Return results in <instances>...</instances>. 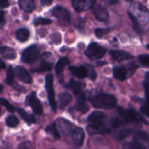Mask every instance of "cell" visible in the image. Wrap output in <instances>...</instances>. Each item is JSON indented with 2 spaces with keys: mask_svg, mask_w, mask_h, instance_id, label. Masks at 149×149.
<instances>
[{
  "mask_svg": "<svg viewBox=\"0 0 149 149\" xmlns=\"http://www.w3.org/2000/svg\"><path fill=\"white\" fill-rule=\"evenodd\" d=\"M15 75L17 77V79L20 80V81H23L27 84H30L32 82L31 77L30 76L29 73L28 72L27 70L25 69L22 66H17L15 68Z\"/></svg>",
  "mask_w": 149,
  "mask_h": 149,
  "instance_id": "obj_12",
  "label": "cell"
},
{
  "mask_svg": "<svg viewBox=\"0 0 149 149\" xmlns=\"http://www.w3.org/2000/svg\"><path fill=\"white\" fill-rule=\"evenodd\" d=\"M1 107H0V115H1Z\"/></svg>",
  "mask_w": 149,
  "mask_h": 149,
  "instance_id": "obj_52",
  "label": "cell"
},
{
  "mask_svg": "<svg viewBox=\"0 0 149 149\" xmlns=\"http://www.w3.org/2000/svg\"><path fill=\"white\" fill-rule=\"evenodd\" d=\"M129 1H130V0H129Z\"/></svg>",
  "mask_w": 149,
  "mask_h": 149,
  "instance_id": "obj_54",
  "label": "cell"
},
{
  "mask_svg": "<svg viewBox=\"0 0 149 149\" xmlns=\"http://www.w3.org/2000/svg\"><path fill=\"white\" fill-rule=\"evenodd\" d=\"M128 13L133 15L139 23L146 24L149 20L148 11L145 7L139 4H131L128 10Z\"/></svg>",
  "mask_w": 149,
  "mask_h": 149,
  "instance_id": "obj_2",
  "label": "cell"
},
{
  "mask_svg": "<svg viewBox=\"0 0 149 149\" xmlns=\"http://www.w3.org/2000/svg\"><path fill=\"white\" fill-rule=\"evenodd\" d=\"M133 138L136 141H143L148 142L149 141V135L147 132L142 130H136L133 134Z\"/></svg>",
  "mask_w": 149,
  "mask_h": 149,
  "instance_id": "obj_30",
  "label": "cell"
},
{
  "mask_svg": "<svg viewBox=\"0 0 149 149\" xmlns=\"http://www.w3.org/2000/svg\"><path fill=\"white\" fill-rule=\"evenodd\" d=\"M113 76L116 79L119 81H125L127 77L128 70L126 67L124 66H119L115 67L113 68Z\"/></svg>",
  "mask_w": 149,
  "mask_h": 149,
  "instance_id": "obj_22",
  "label": "cell"
},
{
  "mask_svg": "<svg viewBox=\"0 0 149 149\" xmlns=\"http://www.w3.org/2000/svg\"><path fill=\"white\" fill-rule=\"evenodd\" d=\"M52 14L58 19L61 26H67L71 23V14L65 7L56 6L52 10Z\"/></svg>",
  "mask_w": 149,
  "mask_h": 149,
  "instance_id": "obj_4",
  "label": "cell"
},
{
  "mask_svg": "<svg viewBox=\"0 0 149 149\" xmlns=\"http://www.w3.org/2000/svg\"><path fill=\"white\" fill-rule=\"evenodd\" d=\"M53 0H41V4L43 6H48L52 2Z\"/></svg>",
  "mask_w": 149,
  "mask_h": 149,
  "instance_id": "obj_46",
  "label": "cell"
},
{
  "mask_svg": "<svg viewBox=\"0 0 149 149\" xmlns=\"http://www.w3.org/2000/svg\"><path fill=\"white\" fill-rule=\"evenodd\" d=\"M141 111L142 112L143 114H144L147 117L149 118V106H142L141 107Z\"/></svg>",
  "mask_w": 149,
  "mask_h": 149,
  "instance_id": "obj_43",
  "label": "cell"
},
{
  "mask_svg": "<svg viewBox=\"0 0 149 149\" xmlns=\"http://www.w3.org/2000/svg\"><path fill=\"white\" fill-rule=\"evenodd\" d=\"M52 23L49 19L45 18V17H37L33 20V24L35 26H44V25H49Z\"/></svg>",
  "mask_w": 149,
  "mask_h": 149,
  "instance_id": "obj_34",
  "label": "cell"
},
{
  "mask_svg": "<svg viewBox=\"0 0 149 149\" xmlns=\"http://www.w3.org/2000/svg\"><path fill=\"white\" fill-rule=\"evenodd\" d=\"M71 138L75 144L78 146L82 145L84 140V132L82 128H75L71 132Z\"/></svg>",
  "mask_w": 149,
  "mask_h": 149,
  "instance_id": "obj_17",
  "label": "cell"
},
{
  "mask_svg": "<svg viewBox=\"0 0 149 149\" xmlns=\"http://www.w3.org/2000/svg\"><path fill=\"white\" fill-rule=\"evenodd\" d=\"M10 3L8 0H0V8H6L9 7Z\"/></svg>",
  "mask_w": 149,
  "mask_h": 149,
  "instance_id": "obj_44",
  "label": "cell"
},
{
  "mask_svg": "<svg viewBox=\"0 0 149 149\" xmlns=\"http://www.w3.org/2000/svg\"><path fill=\"white\" fill-rule=\"evenodd\" d=\"M111 125L113 127H119L123 125V122L118 118H113L111 120Z\"/></svg>",
  "mask_w": 149,
  "mask_h": 149,
  "instance_id": "obj_41",
  "label": "cell"
},
{
  "mask_svg": "<svg viewBox=\"0 0 149 149\" xmlns=\"http://www.w3.org/2000/svg\"><path fill=\"white\" fill-rule=\"evenodd\" d=\"M0 105L4 106L8 111L10 112H15V108L13 106H12L6 99L0 98Z\"/></svg>",
  "mask_w": 149,
  "mask_h": 149,
  "instance_id": "obj_36",
  "label": "cell"
},
{
  "mask_svg": "<svg viewBox=\"0 0 149 149\" xmlns=\"http://www.w3.org/2000/svg\"><path fill=\"white\" fill-rule=\"evenodd\" d=\"M145 77H146V79L147 80V81H148L149 82V71L148 72H146L145 74Z\"/></svg>",
  "mask_w": 149,
  "mask_h": 149,
  "instance_id": "obj_49",
  "label": "cell"
},
{
  "mask_svg": "<svg viewBox=\"0 0 149 149\" xmlns=\"http://www.w3.org/2000/svg\"><path fill=\"white\" fill-rule=\"evenodd\" d=\"M72 100V96L68 93H61L58 95V107L63 109Z\"/></svg>",
  "mask_w": 149,
  "mask_h": 149,
  "instance_id": "obj_21",
  "label": "cell"
},
{
  "mask_svg": "<svg viewBox=\"0 0 149 149\" xmlns=\"http://www.w3.org/2000/svg\"><path fill=\"white\" fill-rule=\"evenodd\" d=\"M6 68L5 63H4V61L0 58V69H4Z\"/></svg>",
  "mask_w": 149,
  "mask_h": 149,
  "instance_id": "obj_47",
  "label": "cell"
},
{
  "mask_svg": "<svg viewBox=\"0 0 149 149\" xmlns=\"http://www.w3.org/2000/svg\"><path fill=\"white\" fill-rule=\"evenodd\" d=\"M77 103L75 106V109L81 113H86L89 110L88 105L86 103V99L87 96L84 93H81V94L77 95Z\"/></svg>",
  "mask_w": 149,
  "mask_h": 149,
  "instance_id": "obj_13",
  "label": "cell"
},
{
  "mask_svg": "<svg viewBox=\"0 0 149 149\" xmlns=\"http://www.w3.org/2000/svg\"><path fill=\"white\" fill-rule=\"evenodd\" d=\"M45 88L48 95V100H49V105L53 111H56L58 105L55 100V92L53 88V75L48 74L45 78Z\"/></svg>",
  "mask_w": 149,
  "mask_h": 149,
  "instance_id": "obj_6",
  "label": "cell"
},
{
  "mask_svg": "<svg viewBox=\"0 0 149 149\" xmlns=\"http://www.w3.org/2000/svg\"><path fill=\"white\" fill-rule=\"evenodd\" d=\"M6 124L10 127H15L19 125V120L14 115H10L6 119Z\"/></svg>",
  "mask_w": 149,
  "mask_h": 149,
  "instance_id": "obj_32",
  "label": "cell"
},
{
  "mask_svg": "<svg viewBox=\"0 0 149 149\" xmlns=\"http://www.w3.org/2000/svg\"><path fill=\"white\" fill-rule=\"evenodd\" d=\"M111 31L110 29H101V28H97L95 31L96 36L98 38L104 37L106 35H107Z\"/></svg>",
  "mask_w": 149,
  "mask_h": 149,
  "instance_id": "obj_35",
  "label": "cell"
},
{
  "mask_svg": "<svg viewBox=\"0 0 149 149\" xmlns=\"http://www.w3.org/2000/svg\"><path fill=\"white\" fill-rule=\"evenodd\" d=\"M140 62L145 66H149V55H141L138 57Z\"/></svg>",
  "mask_w": 149,
  "mask_h": 149,
  "instance_id": "obj_38",
  "label": "cell"
},
{
  "mask_svg": "<svg viewBox=\"0 0 149 149\" xmlns=\"http://www.w3.org/2000/svg\"><path fill=\"white\" fill-rule=\"evenodd\" d=\"M52 54L49 52H46L43 53L42 56V61H41L40 65L38 68L33 70V71H37V72H45V71H50L52 69V62L49 61Z\"/></svg>",
  "mask_w": 149,
  "mask_h": 149,
  "instance_id": "obj_10",
  "label": "cell"
},
{
  "mask_svg": "<svg viewBox=\"0 0 149 149\" xmlns=\"http://www.w3.org/2000/svg\"><path fill=\"white\" fill-rule=\"evenodd\" d=\"M106 53V48L95 42H93L90 44L84 52L86 56L91 60L100 59L104 56Z\"/></svg>",
  "mask_w": 149,
  "mask_h": 149,
  "instance_id": "obj_3",
  "label": "cell"
},
{
  "mask_svg": "<svg viewBox=\"0 0 149 149\" xmlns=\"http://www.w3.org/2000/svg\"><path fill=\"white\" fill-rule=\"evenodd\" d=\"M122 149H147L146 146L138 141L127 142L122 146Z\"/></svg>",
  "mask_w": 149,
  "mask_h": 149,
  "instance_id": "obj_27",
  "label": "cell"
},
{
  "mask_svg": "<svg viewBox=\"0 0 149 149\" xmlns=\"http://www.w3.org/2000/svg\"><path fill=\"white\" fill-rule=\"evenodd\" d=\"M88 76L89 77H90V79L94 81V80H95L96 78H97V73L95 72V71L93 68H90V70H89Z\"/></svg>",
  "mask_w": 149,
  "mask_h": 149,
  "instance_id": "obj_42",
  "label": "cell"
},
{
  "mask_svg": "<svg viewBox=\"0 0 149 149\" xmlns=\"http://www.w3.org/2000/svg\"><path fill=\"white\" fill-rule=\"evenodd\" d=\"M70 63V61L67 58H61L58 60V63L55 65V72H56L57 76L59 77L60 81H62L63 80V71L64 68L67 65Z\"/></svg>",
  "mask_w": 149,
  "mask_h": 149,
  "instance_id": "obj_19",
  "label": "cell"
},
{
  "mask_svg": "<svg viewBox=\"0 0 149 149\" xmlns=\"http://www.w3.org/2000/svg\"><path fill=\"white\" fill-rule=\"evenodd\" d=\"M3 90H4V87H3L2 84H0V93H1V92H2Z\"/></svg>",
  "mask_w": 149,
  "mask_h": 149,
  "instance_id": "obj_50",
  "label": "cell"
},
{
  "mask_svg": "<svg viewBox=\"0 0 149 149\" xmlns=\"http://www.w3.org/2000/svg\"><path fill=\"white\" fill-rule=\"evenodd\" d=\"M69 70L72 74L79 79H84L87 77V76H88V71L84 66H71L69 68Z\"/></svg>",
  "mask_w": 149,
  "mask_h": 149,
  "instance_id": "obj_24",
  "label": "cell"
},
{
  "mask_svg": "<svg viewBox=\"0 0 149 149\" xmlns=\"http://www.w3.org/2000/svg\"><path fill=\"white\" fill-rule=\"evenodd\" d=\"M4 19H5V14L4 12L0 10V26H2L4 24Z\"/></svg>",
  "mask_w": 149,
  "mask_h": 149,
  "instance_id": "obj_45",
  "label": "cell"
},
{
  "mask_svg": "<svg viewBox=\"0 0 149 149\" xmlns=\"http://www.w3.org/2000/svg\"><path fill=\"white\" fill-rule=\"evenodd\" d=\"M6 82L10 85H13L15 82V72L12 65H10L7 70V77H6Z\"/></svg>",
  "mask_w": 149,
  "mask_h": 149,
  "instance_id": "obj_31",
  "label": "cell"
},
{
  "mask_svg": "<svg viewBox=\"0 0 149 149\" xmlns=\"http://www.w3.org/2000/svg\"><path fill=\"white\" fill-rule=\"evenodd\" d=\"M96 0H72V5L77 12L90 10L94 6Z\"/></svg>",
  "mask_w": 149,
  "mask_h": 149,
  "instance_id": "obj_9",
  "label": "cell"
},
{
  "mask_svg": "<svg viewBox=\"0 0 149 149\" xmlns=\"http://www.w3.org/2000/svg\"><path fill=\"white\" fill-rule=\"evenodd\" d=\"M45 132L47 134H49V135H52V136L54 137L55 139H58V138H60V133L56 127L55 122L48 125V126L45 128Z\"/></svg>",
  "mask_w": 149,
  "mask_h": 149,
  "instance_id": "obj_28",
  "label": "cell"
},
{
  "mask_svg": "<svg viewBox=\"0 0 149 149\" xmlns=\"http://www.w3.org/2000/svg\"><path fill=\"white\" fill-rule=\"evenodd\" d=\"M84 87H85V84L84 82L75 81L74 79H71L68 84V88L71 89L76 95L81 94L82 93V90L84 89Z\"/></svg>",
  "mask_w": 149,
  "mask_h": 149,
  "instance_id": "obj_20",
  "label": "cell"
},
{
  "mask_svg": "<svg viewBox=\"0 0 149 149\" xmlns=\"http://www.w3.org/2000/svg\"><path fill=\"white\" fill-rule=\"evenodd\" d=\"M144 90H145V95H146V103L149 106V82L146 81L143 82Z\"/></svg>",
  "mask_w": 149,
  "mask_h": 149,
  "instance_id": "obj_40",
  "label": "cell"
},
{
  "mask_svg": "<svg viewBox=\"0 0 149 149\" xmlns=\"http://www.w3.org/2000/svg\"><path fill=\"white\" fill-rule=\"evenodd\" d=\"M87 131L90 135L108 134L110 132V129L105 126V125H92L87 127Z\"/></svg>",
  "mask_w": 149,
  "mask_h": 149,
  "instance_id": "obj_15",
  "label": "cell"
},
{
  "mask_svg": "<svg viewBox=\"0 0 149 149\" xmlns=\"http://www.w3.org/2000/svg\"><path fill=\"white\" fill-rule=\"evenodd\" d=\"M106 120V116L101 111H94L89 116L88 122L93 125H104Z\"/></svg>",
  "mask_w": 149,
  "mask_h": 149,
  "instance_id": "obj_14",
  "label": "cell"
},
{
  "mask_svg": "<svg viewBox=\"0 0 149 149\" xmlns=\"http://www.w3.org/2000/svg\"><path fill=\"white\" fill-rule=\"evenodd\" d=\"M146 47L148 48V49H149V45H147V46H146Z\"/></svg>",
  "mask_w": 149,
  "mask_h": 149,
  "instance_id": "obj_51",
  "label": "cell"
},
{
  "mask_svg": "<svg viewBox=\"0 0 149 149\" xmlns=\"http://www.w3.org/2000/svg\"><path fill=\"white\" fill-rule=\"evenodd\" d=\"M50 43L52 44H55V45H58L62 41V37H61V35L59 33H54L53 34H52L50 37Z\"/></svg>",
  "mask_w": 149,
  "mask_h": 149,
  "instance_id": "obj_37",
  "label": "cell"
},
{
  "mask_svg": "<svg viewBox=\"0 0 149 149\" xmlns=\"http://www.w3.org/2000/svg\"><path fill=\"white\" fill-rule=\"evenodd\" d=\"M30 36V32L29 29L26 28H21L16 31V38L20 42H25L29 39Z\"/></svg>",
  "mask_w": 149,
  "mask_h": 149,
  "instance_id": "obj_26",
  "label": "cell"
},
{
  "mask_svg": "<svg viewBox=\"0 0 149 149\" xmlns=\"http://www.w3.org/2000/svg\"><path fill=\"white\" fill-rule=\"evenodd\" d=\"M92 105L96 109H112L117 105V100L113 95L109 94H99L90 99Z\"/></svg>",
  "mask_w": 149,
  "mask_h": 149,
  "instance_id": "obj_1",
  "label": "cell"
},
{
  "mask_svg": "<svg viewBox=\"0 0 149 149\" xmlns=\"http://www.w3.org/2000/svg\"><path fill=\"white\" fill-rule=\"evenodd\" d=\"M50 149H55V148H50Z\"/></svg>",
  "mask_w": 149,
  "mask_h": 149,
  "instance_id": "obj_53",
  "label": "cell"
},
{
  "mask_svg": "<svg viewBox=\"0 0 149 149\" xmlns=\"http://www.w3.org/2000/svg\"><path fill=\"white\" fill-rule=\"evenodd\" d=\"M39 56V49L36 45H33L23 51L21 61L25 63L31 64L37 60Z\"/></svg>",
  "mask_w": 149,
  "mask_h": 149,
  "instance_id": "obj_5",
  "label": "cell"
},
{
  "mask_svg": "<svg viewBox=\"0 0 149 149\" xmlns=\"http://www.w3.org/2000/svg\"><path fill=\"white\" fill-rule=\"evenodd\" d=\"M55 125L59 133L65 136L69 135L73 130V124L63 118H58L55 122Z\"/></svg>",
  "mask_w": 149,
  "mask_h": 149,
  "instance_id": "obj_8",
  "label": "cell"
},
{
  "mask_svg": "<svg viewBox=\"0 0 149 149\" xmlns=\"http://www.w3.org/2000/svg\"><path fill=\"white\" fill-rule=\"evenodd\" d=\"M93 13L98 21L106 22L109 18V12L101 5H97L95 7L93 10Z\"/></svg>",
  "mask_w": 149,
  "mask_h": 149,
  "instance_id": "obj_11",
  "label": "cell"
},
{
  "mask_svg": "<svg viewBox=\"0 0 149 149\" xmlns=\"http://www.w3.org/2000/svg\"><path fill=\"white\" fill-rule=\"evenodd\" d=\"M18 149H34V146L30 141H25L19 145Z\"/></svg>",
  "mask_w": 149,
  "mask_h": 149,
  "instance_id": "obj_39",
  "label": "cell"
},
{
  "mask_svg": "<svg viewBox=\"0 0 149 149\" xmlns=\"http://www.w3.org/2000/svg\"><path fill=\"white\" fill-rule=\"evenodd\" d=\"M104 1H106V3H108L109 4H116L118 1V0H104Z\"/></svg>",
  "mask_w": 149,
  "mask_h": 149,
  "instance_id": "obj_48",
  "label": "cell"
},
{
  "mask_svg": "<svg viewBox=\"0 0 149 149\" xmlns=\"http://www.w3.org/2000/svg\"><path fill=\"white\" fill-rule=\"evenodd\" d=\"M110 55L114 61H127L133 58V56L130 53L122 50H111Z\"/></svg>",
  "mask_w": 149,
  "mask_h": 149,
  "instance_id": "obj_16",
  "label": "cell"
},
{
  "mask_svg": "<svg viewBox=\"0 0 149 149\" xmlns=\"http://www.w3.org/2000/svg\"><path fill=\"white\" fill-rule=\"evenodd\" d=\"M0 54L4 58L7 60H13L16 58V52L13 48L7 46L0 47Z\"/></svg>",
  "mask_w": 149,
  "mask_h": 149,
  "instance_id": "obj_23",
  "label": "cell"
},
{
  "mask_svg": "<svg viewBox=\"0 0 149 149\" xmlns=\"http://www.w3.org/2000/svg\"><path fill=\"white\" fill-rule=\"evenodd\" d=\"M118 112L122 116V119L127 122H138L137 120L136 117H135V114L133 113L132 109L130 110H125L123 108L119 107L118 108Z\"/></svg>",
  "mask_w": 149,
  "mask_h": 149,
  "instance_id": "obj_18",
  "label": "cell"
},
{
  "mask_svg": "<svg viewBox=\"0 0 149 149\" xmlns=\"http://www.w3.org/2000/svg\"><path fill=\"white\" fill-rule=\"evenodd\" d=\"M26 103L28 106L31 108L35 114H42V111H43V108H42L40 100L37 98L36 92H31V93H30L26 97Z\"/></svg>",
  "mask_w": 149,
  "mask_h": 149,
  "instance_id": "obj_7",
  "label": "cell"
},
{
  "mask_svg": "<svg viewBox=\"0 0 149 149\" xmlns=\"http://www.w3.org/2000/svg\"><path fill=\"white\" fill-rule=\"evenodd\" d=\"M132 130L131 129H124L122 130L119 131L115 135V138L116 140H122L124 138H126L127 136L130 135L132 132Z\"/></svg>",
  "mask_w": 149,
  "mask_h": 149,
  "instance_id": "obj_33",
  "label": "cell"
},
{
  "mask_svg": "<svg viewBox=\"0 0 149 149\" xmlns=\"http://www.w3.org/2000/svg\"><path fill=\"white\" fill-rule=\"evenodd\" d=\"M17 111H18L19 114L21 116L22 119L24 121H26L27 123L29 124H33L36 122V119L34 118V116H31V115L29 114L26 111H24L22 109H17Z\"/></svg>",
  "mask_w": 149,
  "mask_h": 149,
  "instance_id": "obj_29",
  "label": "cell"
},
{
  "mask_svg": "<svg viewBox=\"0 0 149 149\" xmlns=\"http://www.w3.org/2000/svg\"><path fill=\"white\" fill-rule=\"evenodd\" d=\"M18 4L20 8L26 13H31L34 10L33 0H19Z\"/></svg>",
  "mask_w": 149,
  "mask_h": 149,
  "instance_id": "obj_25",
  "label": "cell"
}]
</instances>
